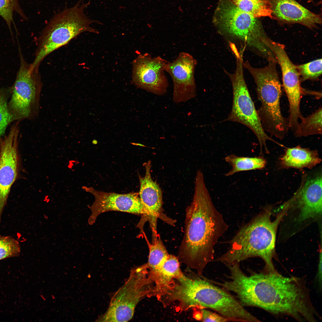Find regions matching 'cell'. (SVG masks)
Instances as JSON below:
<instances>
[{
    "label": "cell",
    "instance_id": "cell-1",
    "mask_svg": "<svg viewBox=\"0 0 322 322\" xmlns=\"http://www.w3.org/2000/svg\"><path fill=\"white\" fill-rule=\"evenodd\" d=\"M229 270L230 279L224 281L222 287L235 293L244 307L259 308L302 322H315L320 318L303 279L284 276L276 270H264L247 275L238 264L230 266Z\"/></svg>",
    "mask_w": 322,
    "mask_h": 322
},
{
    "label": "cell",
    "instance_id": "cell-2",
    "mask_svg": "<svg viewBox=\"0 0 322 322\" xmlns=\"http://www.w3.org/2000/svg\"><path fill=\"white\" fill-rule=\"evenodd\" d=\"M185 223L177 258L188 269L202 275L214 261L215 246L228 227L212 202L202 174L196 175L194 196L186 208Z\"/></svg>",
    "mask_w": 322,
    "mask_h": 322
},
{
    "label": "cell",
    "instance_id": "cell-3",
    "mask_svg": "<svg viewBox=\"0 0 322 322\" xmlns=\"http://www.w3.org/2000/svg\"><path fill=\"white\" fill-rule=\"evenodd\" d=\"M169 299L183 312L194 308L210 309L231 321L249 322L253 315L229 291L208 281L202 275L190 272L175 280Z\"/></svg>",
    "mask_w": 322,
    "mask_h": 322
},
{
    "label": "cell",
    "instance_id": "cell-4",
    "mask_svg": "<svg viewBox=\"0 0 322 322\" xmlns=\"http://www.w3.org/2000/svg\"><path fill=\"white\" fill-rule=\"evenodd\" d=\"M212 21L234 55L244 54L247 50L267 61L275 58L271 47L273 41L261 21L228 0H219Z\"/></svg>",
    "mask_w": 322,
    "mask_h": 322
},
{
    "label": "cell",
    "instance_id": "cell-5",
    "mask_svg": "<svg viewBox=\"0 0 322 322\" xmlns=\"http://www.w3.org/2000/svg\"><path fill=\"white\" fill-rule=\"evenodd\" d=\"M284 208L273 221L269 208L242 227L230 241L229 249L214 261L225 264H239L250 258L258 257L265 264L264 270H276L273 259L278 227L287 210Z\"/></svg>",
    "mask_w": 322,
    "mask_h": 322
},
{
    "label": "cell",
    "instance_id": "cell-6",
    "mask_svg": "<svg viewBox=\"0 0 322 322\" xmlns=\"http://www.w3.org/2000/svg\"><path fill=\"white\" fill-rule=\"evenodd\" d=\"M268 62L265 66L256 68L248 61H244L243 66L256 83L257 98L261 103L257 111L264 130L271 137L281 140L290 129L289 120L283 116L281 109L282 90L277 69V61Z\"/></svg>",
    "mask_w": 322,
    "mask_h": 322
},
{
    "label": "cell",
    "instance_id": "cell-7",
    "mask_svg": "<svg viewBox=\"0 0 322 322\" xmlns=\"http://www.w3.org/2000/svg\"><path fill=\"white\" fill-rule=\"evenodd\" d=\"M82 0L55 15L49 21L39 38L34 60L30 65L31 69H38L47 56L82 33H98V30L90 25L94 23H100L86 15L85 9L90 3L81 4Z\"/></svg>",
    "mask_w": 322,
    "mask_h": 322
},
{
    "label": "cell",
    "instance_id": "cell-8",
    "mask_svg": "<svg viewBox=\"0 0 322 322\" xmlns=\"http://www.w3.org/2000/svg\"><path fill=\"white\" fill-rule=\"evenodd\" d=\"M154 286L146 263L134 267L124 284L113 294L106 311L96 321H130L139 302L145 297L150 298Z\"/></svg>",
    "mask_w": 322,
    "mask_h": 322
},
{
    "label": "cell",
    "instance_id": "cell-9",
    "mask_svg": "<svg viewBox=\"0 0 322 322\" xmlns=\"http://www.w3.org/2000/svg\"><path fill=\"white\" fill-rule=\"evenodd\" d=\"M236 67L233 72H224L229 77L232 86L233 94L232 109L225 121L238 123L248 127L253 132L258 141L260 153L268 151L266 146L267 140L276 142L270 137L264 130L257 110L250 94L244 74L243 56H237Z\"/></svg>",
    "mask_w": 322,
    "mask_h": 322
},
{
    "label": "cell",
    "instance_id": "cell-10",
    "mask_svg": "<svg viewBox=\"0 0 322 322\" xmlns=\"http://www.w3.org/2000/svg\"><path fill=\"white\" fill-rule=\"evenodd\" d=\"M20 58V67L8 104L15 120L32 119L37 116L42 85L38 69L30 70V64L21 55Z\"/></svg>",
    "mask_w": 322,
    "mask_h": 322
},
{
    "label": "cell",
    "instance_id": "cell-11",
    "mask_svg": "<svg viewBox=\"0 0 322 322\" xmlns=\"http://www.w3.org/2000/svg\"><path fill=\"white\" fill-rule=\"evenodd\" d=\"M167 62L148 53L139 55L132 62L133 83L138 88L157 95H164L168 86L165 74Z\"/></svg>",
    "mask_w": 322,
    "mask_h": 322
},
{
    "label": "cell",
    "instance_id": "cell-12",
    "mask_svg": "<svg viewBox=\"0 0 322 322\" xmlns=\"http://www.w3.org/2000/svg\"><path fill=\"white\" fill-rule=\"evenodd\" d=\"M18 123L14 124L8 135L0 140V224L10 189L18 173Z\"/></svg>",
    "mask_w": 322,
    "mask_h": 322
},
{
    "label": "cell",
    "instance_id": "cell-13",
    "mask_svg": "<svg viewBox=\"0 0 322 322\" xmlns=\"http://www.w3.org/2000/svg\"><path fill=\"white\" fill-rule=\"evenodd\" d=\"M271 48L282 72L284 88L289 106V118L292 121L298 120L302 116L300 110L301 99L305 90L301 86L300 76L295 65L286 52L284 46L273 41Z\"/></svg>",
    "mask_w": 322,
    "mask_h": 322
},
{
    "label": "cell",
    "instance_id": "cell-14",
    "mask_svg": "<svg viewBox=\"0 0 322 322\" xmlns=\"http://www.w3.org/2000/svg\"><path fill=\"white\" fill-rule=\"evenodd\" d=\"M82 188L92 194L95 198L90 207L92 214L88 219L89 225L95 223L99 215L109 211H118L146 216V211L138 193L133 192L120 194L100 191L92 187L83 186Z\"/></svg>",
    "mask_w": 322,
    "mask_h": 322
},
{
    "label": "cell",
    "instance_id": "cell-15",
    "mask_svg": "<svg viewBox=\"0 0 322 322\" xmlns=\"http://www.w3.org/2000/svg\"><path fill=\"white\" fill-rule=\"evenodd\" d=\"M197 61L189 53L182 52L171 62H167L165 71L170 76L173 83V101L185 103L196 95L194 78Z\"/></svg>",
    "mask_w": 322,
    "mask_h": 322
},
{
    "label": "cell",
    "instance_id": "cell-16",
    "mask_svg": "<svg viewBox=\"0 0 322 322\" xmlns=\"http://www.w3.org/2000/svg\"><path fill=\"white\" fill-rule=\"evenodd\" d=\"M321 172L303 176L300 186L287 202L299 211L297 221L300 222L319 217L322 214Z\"/></svg>",
    "mask_w": 322,
    "mask_h": 322
},
{
    "label": "cell",
    "instance_id": "cell-17",
    "mask_svg": "<svg viewBox=\"0 0 322 322\" xmlns=\"http://www.w3.org/2000/svg\"><path fill=\"white\" fill-rule=\"evenodd\" d=\"M273 19L283 24H299L311 29L322 24L320 14L311 11L295 0H269Z\"/></svg>",
    "mask_w": 322,
    "mask_h": 322
},
{
    "label": "cell",
    "instance_id": "cell-18",
    "mask_svg": "<svg viewBox=\"0 0 322 322\" xmlns=\"http://www.w3.org/2000/svg\"><path fill=\"white\" fill-rule=\"evenodd\" d=\"M151 162L145 165V174L144 177L139 175L140 189L139 195L146 211L153 230L155 231L157 219L160 216L162 204V194L161 189L155 181L152 179L151 169Z\"/></svg>",
    "mask_w": 322,
    "mask_h": 322
},
{
    "label": "cell",
    "instance_id": "cell-19",
    "mask_svg": "<svg viewBox=\"0 0 322 322\" xmlns=\"http://www.w3.org/2000/svg\"><path fill=\"white\" fill-rule=\"evenodd\" d=\"M179 263L177 257L169 254L154 279V287L150 298L154 297L158 300L170 290L174 280L183 274Z\"/></svg>",
    "mask_w": 322,
    "mask_h": 322
},
{
    "label": "cell",
    "instance_id": "cell-20",
    "mask_svg": "<svg viewBox=\"0 0 322 322\" xmlns=\"http://www.w3.org/2000/svg\"><path fill=\"white\" fill-rule=\"evenodd\" d=\"M279 159L281 168H294L300 170L304 168H312L321 160L317 150H312L299 146L287 148Z\"/></svg>",
    "mask_w": 322,
    "mask_h": 322
},
{
    "label": "cell",
    "instance_id": "cell-21",
    "mask_svg": "<svg viewBox=\"0 0 322 322\" xmlns=\"http://www.w3.org/2000/svg\"><path fill=\"white\" fill-rule=\"evenodd\" d=\"M225 160L231 167V169L225 174L227 177L240 172L261 169L266 164L265 160L260 157H249L231 154L225 157Z\"/></svg>",
    "mask_w": 322,
    "mask_h": 322
},
{
    "label": "cell",
    "instance_id": "cell-22",
    "mask_svg": "<svg viewBox=\"0 0 322 322\" xmlns=\"http://www.w3.org/2000/svg\"><path fill=\"white\" fill-rule=\"evenodd\" d=\"M149 254L146 263L149 278L153 282L157 273L162 267L169 254L161 240L156 239L149 244Z\"/></svg>",
    "mask_w": 322,
    "mask_h": 322
},
{
    "label": "cell",
    "instance_id": "cell-23",
    "mask_svg": "<svg viewBox=\"0 0 322 322\" xmlns=\"http://www.w3.org/2000/svg\"><path fill=\"white\" fill-rule=\"evenodd\" d=\"M322 107L314 112L300 119L296 129L294 132L296 137H305L322 134Z\"/></svg>",
    "mask_w": 322,
    "mask_h": 322
},
{
    "label": "cell",
    "instance_id": "cell-24",
    "mask_svg": "<svg viewBox=\"0 0 322 322\" xmlns=\"http://www.w3.org/2000/svg\"><path fill=\"white\" fill-rule=\"evenodd\" d=\"M238 8L254 17H268L273 19L269 0H228Z\"/></svg>",
    "mask_w": 322,
    "mask_h": 322
},
{
    "label": "cell",
    "instance_id": "cell-25",
    "mask_svg": "<svg viewBox=\"0 0 322 322\" xmlns=\"http://www.w3.org/2000/svg\"><path fill=\"white\" fill-rule=\"evenodd\" d=\"M14 12L22 19H27L20 6L19 0H0V16L5 21L11 32L12 25H14L13 15Z\"/></svg>",
    "mask_w": 322,
    "mask_h": 322
},
{
    "label": "cell",
    "instance_id": "cell-26",
    "mask_svg": "<svg viewBox=\"0 0 322 322\" xmlns=\"http://www.w3.org/2000/svg\"><path fill=\"white\" fill-rule=\"evenodd\" d=\"M322 59L296 65L300 76L301 83L308 80H317L322 74Z\"/></svg>",
    "mask_w": 322,
    "mask_h": 322
},
{
    "label": "cell",
    "instance_id": "cell-27",
    "mask_svg": "<svg viewBox=\"0 0 322 322\" xmlns=\"http://www.w3.org/2000/svg\"><path fill=\"white\" fill-rule=\"evenodd\" d=\"M21 252L19 242L10 236L0 235V261L18 257Z\"/></svg>",
    "mask_w": 322,
    "mask_h": 322
},
{
    "label": "cell",
    "instance_id": "cell-28",
    "mask_svg": "<svg viewBox=\"0 0 322 322\" xmlns=\"http://www.w3.org/2000/svg\"><path fill=\"white\" fill-rule=\"evenodd\" d=\"M14 120L8 109L5 94L0 89V140L7 126Z\"/></svg>",
    "mask_w": 322,
    "mask_h": 322
},
{
    "label": "cell",
    "instance_id": "cell-29",
    "mask_svg": "<svg viewBox=\"0 0 322 322\" xmlns=\"http://www.w3.org/2000/svg\"><path fill=\"white\" fill-rule=\"evenodd\" d=\"M193 318L196 320L203 322H227L231 321L229 319L216 312H213L205 308H194Z\"/></svg>",
    "mask_w": 322,
    "mask_h": 322
},
{
    "label": "cell",
    "instance_id": "cell-30",
    "mask_svg": "<svg viewBox=\"0 0 322 322\" xmlns=\"http://www.w3.org/2000/svg\"><path fill=\"white\" fill-rule=\"evenodd\" d=\"M319 261L318 265L317 278L319 286L320 289L322 287V251H321L319 255Z\"/></svg>",
    "mask_w": 322,
    "mask_h": 322
},
{
    "label": "cell",
    "instance_id": "cell-31",
    "mask_svg": "<svg viewBox=\"0 0 322 322\" xmlns=\"http://www.w3.org/2000/svg\"><path fill=\"white\" fill-rule=\"evenodd\" d=\"M313 1V0H308V2H312Z\"/></svg>",
    "mask_w": 322,
    "mask_h": 322
}]
</instances>
